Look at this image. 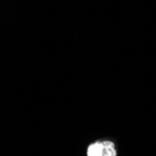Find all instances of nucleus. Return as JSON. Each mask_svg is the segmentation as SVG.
Listing matches in <instances>:
<instances>
[{
  "label": "nucleus",
  "instance_id": "nucleus-1",
  "mask_svg": "<svg viewBox=\"0 0 156 156\" xmlns=\"http://www.w3.org/2000/svg\"><path fill=\"white\" fill-rule=\"evenodd\" d=\"M102 151L101 156H116V151L112 142L110 141H105L102 142Z\"/></svg>",
  "mask_w": 156,
  "mask_h": 156
},
{
  "label": "nucleus",
  "instance_id": "nucleus-2",
  "mask_svg": "<svg viewBox=\"0 0 156 156\" xmlns=\"http://www.w3.org/2000/svg\"><path fill=\"white\" fill-rule=\"evenodd\" d=\"M101 151H102V144L94 143V144H92L88 148L87 155L88 156H101Z\"/></svg>",
  "mask_w": 156,
  "mask_h": 156
}]
</instances>
